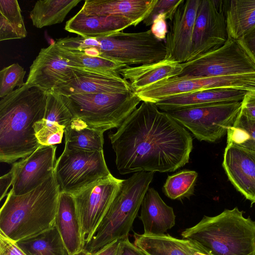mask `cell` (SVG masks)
<instances>
[{
	"instance_id": "1",
	"label": "cell",
	"mask_w": 255,
	"mask_h": 255,
	"mask_svg": "<svg viewBox=\"0 0 255 255\" xmlns=\"http://www.w3.org/2000/svg\"><path fill=\"white\" fill-rule=\"evenodd\" d=\"M109 137L122 175L173 172L189 162V132L155 104L142 102Z\"/></svg>"
},
{
	"instance_id": "2",
	"label": "cell",
	"mask_w": 255,
	"mask_h": 255,
	"mask_svg": "<svg viewBox=\"0 0 255 255\" xmlns=\"http://www.w3.org/2000/svg\"><path fill=\"white\" fill-rule=\"evenodd\" d=\"M47 92L26 83L0 101V161L14 163L40 145L34 124L44 117Z\"/></svg>"
},
{
	"instance_id": "3",
	"label": "cell",
	"mask_w": 255,
	"mask_h": 255,
	"mask_svg": "<svg viewBox=\"0 0 255 255\" xmlns=\"http://www.w3.org/2000/svg\"><path fill=\"white\" fill-rule=\"evenodd\" d=\"M60 189L55 170L33 190L20 195L10 190L0 210V231L17 242L54 226Z\"/></svg>"
},
{
	"instance_id": "4",
	"label": "cell",
	"mask_w": 255,
	"mask_h": 255,
	"mask_svg": "<svg viewBox=\"0 0 255 255\" xmlns=\"http://www.w3.org/2000/svg\"><path fill=\"white\" fill-rule=\"evenodd\" d=\"M58 43L63 48L81 50L87 55L110 59L125 67L151 64L167 57L165 42L155 38L150 29L122 31L97 38L66 37L59 39Z\"/></svg>"
},
{
	"instance_id": "5",
	"label": "cell",
	"mask_w": 255,
	"mask_h": 255,
	"mask_svg": "<svg viewBox=\"0 0 255 255\" xmlns=\"http://www.w3.org/2000/svg\"><path fill=\"white\" fill-rule=\"evenodd\" d=\"M243 213L235 207L214 217L204 216L181 235L212 255H255V221Z\"/></svg>"
},
{
	"instance_id": "6",
	"label": "cell",
	"mask_w": 255,
	"mask_h": 255,
	"mask_svg": "<svg viewBox=\"0 0 255 255\" xmlns=\"http://www.w3.org/2000/svg\"><path fill=\"white\" fill-rule=\"evenodd\" d=\"M154 172L134 173L124 179L105 216L83 249L92 254L128 236Z\"/></svg>"
},
{
	"instance_id": "7",
	"label": "cell",
	"mask_w": 255,
	"mask_h": 255,
	"mask_svg": "<svg viewBox=\"0 0 255 255\" xmlns=\"http://www.w3.org/2000/svg\"><path fill=\"white\" fill-rule=\"evenodd\" d=\"M60 96L74 118L103 132L119 128L141 101L133 92Z\"/></svg>"
},
{
	"instance_id": "8",
	"label": "cell",
	"mask_w": 255,
	"mask_h": 255,
	"mask_svg": "<svg viewBox=\"0 0 255 255\" xmlns=\"http://www.w3.org/2000/svg\"><path fill=\"white\" fill-rule=\"evenodd\" d=\"M242 109V101L199 105L167 112L200 141L214 142L234 125Z\"/></svg>"
},
{
	"instance_id": "9",
	"label": "cell",
	"mask_w": 255,
	"mask_h": 255,
	"mask_svg": "<svg viewBox=\"0 0 255 255\" xmlns=\"http://www.w3.org/2000/svg\"><path fill=\"white\" fill-rule=\"evenodd\" d=\"M178 76L213 77L255 72V60L239 40L229 38L221 47L181 63Z\"/></svg>"
},
{
	"instance_id": "10",
	"label": "cell",
	"mask_w": 255,
	"mask_h": 255,
	"mask_svg": "<svg viewBox=\"0 0 255 255\" xmlns=\"http://www.w3.org/2000/svg\"><path fill=\"white\" fill-rule=\"evenodd\" d=\"M55 173L60 191L72 195L112 175L103 150H63L56 160Z\"/></svg>"
},
{
	"instance_id": "11",
	"label": "cell",
	"mask_w": 255,
	"mask_h": 255,
	"mask_svg": "<svg viewBox=\"0 0 255 255\" xmlns=\"http://www.w3.org/2000/svg\"><path fill=\"white\" fill-rule=\"evenodd\" d=\"M123 181L112 175L73 195L81 224L83 248L106 214Z\"/></svg>"
},
{
	"instance_id": "12",
	"label": "cell",
	"mask_w": 255,
	"mask_h": 255,
	"mask_svg": "<svg viewBox=\"0 0 255 255\" xmlns=\"http://www.w3.org/2000/svg\"><path fill=\"white\" fill-rule=\"evenodd\" d=\"M227 3V0H201L194 27L191 59L217 49L228 41Z\"/></svg>"
},
{
	"instance_id": "13",
	"label": "cell",
	"mask_w": 255,
	"mask_h": 255,
	"mask_svg": "<svg viewBox=\"0 0 255 255\" xmlns=\"http://www.w3.org/2000/svg\"><path fill=\"white\" fill-rule=\"evenodd\" d=\"M201 0H182L169 23L165 44L167 57L179 63L189 61L193 52L195 21Z\"/></svg>"
},
{
	"instance_id": "14",
	"label": "cell",
	"mask_w": 255,
	"mask_h": 255,
	"mask_svg": "<svg viewBox=\"0 0 255 255\" xmlns=\"http://www.w3.org/2000/svg\"><path fill=\"white\" fill-rule=\"evenodd\" d=\"M56 148V145H40L32 153L13 164L14 179L10 190L14 195L33 190L53 174Z\"/></svg>"
},
{
	"instance_id": "15",
	"label": "cell",
	"mask_w": 255,
	"mask_h": 255,
	"mask_svg": "<svg viewBox=\"0 0 255 255\" xmlns=\"http://www.w3.org/2000/svg\"><path fill=\"white\" fill-rule=\"evenodd\" d=\"M52 92L70 96L82 93H113L133 92L128 81L117 71L100 72L74 68L71 78Z\"/></svg>"
},
{
	"instance_id": "16",
	"label": "cell",
	"mask_w": 255,
	"mask_h": 255,
	"mask_svg": "<svg viewBox=\"0 0 255 255\" xmlns=\"http://www.w3.org/2000/svg\"><path fill=\"white\" fill-rule=\"evenodd\" d=\"M74 68L63 57L55 42L40 50L30 67L25 83L52 92L71 78Z\"/></svg>"
},
{
	"instance_id": "17",
	"label": "cell",
	"mask_w": 255,
	"mask_h": 255,
	"mask_svg": "<svg viewBox=\"0 0 255 255\" xmlns=\"http://www.w3.org/2000/svg\"><path fill=\"white\" fill-rule=\"evenodd\" d=\"M222 165L236 189L255 203V151L227 143Z\"/></svg>"
},
{
	"instance_id": "18",
	"label": "cell",
	"mask_w": 255,
	"mask_h": 255,
	"mask_svg": "<svg viewBox=\"0 0 255 255\" xmlns=\"http://www.w3.org/2000/svg\"><path fill=\"white\" fill-rule=\"evenodd\" d=\"M74 118L58 94L48 93L43 118L36 122L34 129L41 145H56L61 142L64 131Z\"/></svg>"
},
{
	"instance_id": "19",
	"label": "cell",
	"mask_w": 255,
	"mask_h": 255,
	"mask_svg": "<svg viewBox=\"0 0 255 255\" xmlns=\"http://www.w3.org/2000/svg\"><path fill=\"white\" fill-rule=\"evenodd\" d=\"M157 0H86L81 11L87 15L125 17L136 26L148 16Z\"/></svg>"
},
{
	"instance_id": "20",
	"label": "cell",
	"mask_w": 255,
	"mask_h": 255,
	"mask_svg": "<svg viewBox=\"0 0 255 255\" xmlns=\"http://www.w3.org/2000/svg\"><path fill=\"white\" fill-rule=\"evenodd\" d=\"M247 92L232 88L208 89L171 96L155 104L161 111L168 112L202 105L242 101Z\"/></svg>"
},
{
	"instance_id": "21",
	"label": "cell",
	"mask_w": 255,
	"mask_h": 255,
	"mask_svg": "<svg viewBox=\"0 0 255 255\" xmlns=\"http://www.w3.org/2000/svg\"><path fill=\"white\" fill-rule=\"evenodd\" d=\"M133 26L128 19L119 16L87 15L80 10L66 23L65 29L84 38L105 37Z\"/></svg>"
},
{
	"instance_id": "22",
	"label": "cell",
	"mask_w": 255,
	"mask_h": 255,
	"mask_svg": "<svg viewBox=\"0 0 255 255\" xmlns=\"http://www.w3.org/2000/svg\"><path fill=\"white\" fill-rule=\"evenodd\" d=\"M54 226L70 255L83 249L81 224L73 195L60 191Z\"/></svg>"
},
{
	"instance_id": "23",
	"label": "cell",
	"mask_w": 255,
	"mask_h": 255,
	"mask_svg": "<svg viewBox=\"0 0 255 255\" xmlns=\"http://www.w3.org/2000/svg\"><path fill=\"white\" fill-rule=\"evenodd\" d=\"M182 70L181 63L165 59L151 64L126 66L118 72L129 82L135 93L159 80L178 76Z\"/></svg>"
},
{
	"instance_id": "24",
	"label": "cell",
	"mask_w": 255,
	"mask_h": 255,
	"mask_svg": "<svg viewBox=\"0 0 255 255\" xmlns=\"http://www.w3.org/2000/svg\"><path fill=\"white\" fill-rule=\"evenodd\" d=\"M140 207L139 218L143 224V233L163 234L175 225L173 208L163 201L154 188L149 187Z\"/></svg>"
},
{
	"instance_id": "25",
	"label": "cell",
	"mask_w": 255,
	"mask_h": 255,
	"mask_svg": "<svg viewBox=\"0 0 255 255\" xmlns=\"http://www.w3.org/2000/svg\"><path fill=\"white\" fill-rule=\"evenodd\" d=\"M134 244L146 255H193L207 251L196 242L174 238L168 234L134 233Z\"/></svg>"
},
{
	"instance_id": "26",
	"label": "cell",
	"mask_w": 255,
	"mask_h": 255,
	"mask_svg": "<svg viewBox=\"0 0 255 255\" xmlns=\"http://www.w3.org/2000/svg\"><path fill=\"white\" fill-rule=\"evenodd\" d=\"M64 150L95 151L103 150L104 132L74 118L64 131Z\"/></svg>"
},
{
	"instance_id": "27",
	"label": "cell",
	"mask_w": 255,
	"mask_h": 255,
	"mask_svg": "<svg viewBox=\"0 0 255 255\" xmlns=\"http://www.w3.org/2000/svg\"><path fill=\"white\" fill-rule=\"evenodd\" d=\"M226 20L229 37L241 39L255 26V0L228 1Z\"/></svg>"
},
{
	"instance_id": "28",
	"label": "cell",
	"mask_w": 255,
	"mask_h": 255,
	"mask_svg": "<svg viewBox=\"0 0 255 255\" xmlns=\"http://www.w3.org/2000/svg\"><path fill=\"white\" fill-rule=\"evenodd\" d=\"M81 0H39L29 12L32 24L36 27L60 23L69 11Z\"/></svg>"
},
{
	"instance_id": "29",
	"label": "cell",
	"mask_w": 255,
	"mask_h": 255,
	"mask_svg": "<svg viewBox=\"0 0 255 255\" xmlns=\"http://www.w3.org/2000/svg\"><path fill=\"white\" fill-rule=\"evenodd\" d=\"M17 244L26 255H70L55 226Z\"/></svg>"
},
{
	"instance_id": "30",
	"label": "cell",
	"mask_w": 255,
	"mask_h": 255,
	"mask_svg": "<svg viewBox=\"0 0 255 255\" xmlns=\"http://www.w3.org/2000/svg\"><path fill=\"white\" fill-rule=\"evenodd\" d=\"M27 35L23 18L16 0H0V41L21 39Z\"/></svg>"
},
{
	"instance_id": "31",
	"label": "cell",
	"mask_w": 255,
	"mask_h": 255,
	"mask_svg": "<svg viewBox=\"0 0 255 255\" xmlns=\"http://www.w3.org/2000/svg\"><path fill=\"white\" fill-rule=\"evenodd\" d=\"M59 47L62 56L71 67L100 72L117 71L125 67L110 59L91 56L79 51Z\"/></svg>"
},
{
	"instance_id": "32",
	"label": "cell",
	"mask_w": 255,
	"mask_h": 255,
	"mask_svg": "<svg viewBox=\"0 0 255 255\" xmlns=\"http://www.w3.org/2000/svg\"><path fill=\"white\" fill-rule=\"evenodd\" d=\"M198 173L184 170L168 176L163 190L167 197L173 200L190 197L194 193Z\"/></svg>"
},
{
	"instance_id": "33",
	"label": "cell",
	"mask_w": 255,
	"mask_h": 255,
	"mask_svg": "<svg viewBox=\"0 0 255 255\" xmlns=\"http://www.w3.org/2000/svg\"><path fill=\"white\" fill-rule=\"evenodd\" d=\"M227 143L255 151V120L241 110L227 132Z\"/></svg>"
},
{
	"instance_id": "34",
	"label": "cell",
	"mask_w": 255,
	"mask_h": 255,
	"mask_svg": "<svg viewBox=\"0 0 255 255\" xmlns=\"http://www.w3.org/2000/svg\"><path fill=\"white\" fill-rule=\"evenodd\" d=\"M26 71L18 63H13L0 71V98H2L14 90L22 87L25 83L24 77Z\"/></svg>"
},
{
	"instance_id": "35",
	"label": "cell",
	"mask_w": 255,
	"mask_h": 255,
	"mask_svg": "<svg viewBox=\"0 0 255 255\" xmlns=\"http://www.w3.org/2000/svg\"><path fill=\"white\" fill-rule=\"evenodd\" d=\"M182 0H157L153 9L143 20L146 26L151 25L154 18L160 13H166L167 19L170 20L178 6Z\"/></svg>"
},
{
	"instance_id": "36",
	"label": "cell",
	"mask_w": 255,
	"mask_h": 255,
	"mask_svg": "<svg viewBox=\"0 0 255 255\" xmlns=\"http://www.w3.org/2000/svg\"><path fill=\"white\" fill-rule=\"evenodd\" d=\"M0 255H26L17 242L0 231Z\"/></svg>"
},
{
	"instance_id": "37",
	"label": "cell",
	"mask_w": 255,
	"mask_h": 255,
	"mask_svg": "<svg viewBox=\"0 0 255 255\" xmlns=\"http://www.w3.org/2000/svg\"><path fill=\"white\" fill-rule=\"evenodd\" d=\"M167 14H159L154 18L151 27V32L155 38L160 41L165 40L168 29L166 24Z\"/></svg>"
},
{
	"instance_id": "38",
	"label": "cell",
	"mask_w": 255,
	"mask_h": 255,
	"mask_svg": "<svg viewBox=\"0 0 255 255\" xmlns=\"http://www.w3.org/2000/svg\"><path fill=\"white\" fill-rule=\"evenodd\" d=\"M242 111L255 120V91L248 92L242 101Z\"/></svg>"
},
{
	"instance_id": "39",
	"label": "cell",
	"mask_w": 255,
	"mask_h": 255,
	"mask_svg": "<svg viewBox=\"0 0 255 255\" xmlns=\"http://www.w3.org/2000/svg\"><path fill=\"white\" fill-rule=\"evenodd\" d=\"M239 40L255 60V26Z\"/></svg>"
},
{
	"instance_id": "40",
	"label": "cell",
	"mask_w": 255,
	"mask_h": 255,
	"mask_svg": "<svg viewBox=\"0 0 255 255\" xmlns=\"http://www.w3.org/2000/svg\"><path fill=\"white\" fill-rule=\"evenodd\" d=\"M121 242L116 240L91 255H121Z\"/></svg>"
},
{
	"instance_id": "41",
	"label": "cell",
	"mask_w": 255,
	"mask_h": 255,
	"mask_svg": "<svg viewBox=\"0 0 255 255\" xmlns=\"http://www.w3.org/2000/svg\"><path fill=\"white\" fill-rule=\"evenodd\" d=\"M121 255H146L129 240L128 237L122 239Z\"/></svg>"
},
{
	"instance_id": "42",
	"label": "cell",
	"mask_w": 255,
	"mask_h": 255,
	"mask_svg": "<svg viewBox=\"0 0 255 255\" xmlns=\"http://www.w3.org/2000/svg\"><path fill=\"white\" fill-rule=\"evenodd\" d=\"M14 179V172L11 168L8 172L0 177V200L8 194V190L12 185Z\"/></svg>"
},
{
	"instance_id": "43",
	"label": "cell",
	"mask_w": 255,
	"mask_h": 255,
	"mask_svg": "<svg viewBox=\"0 0 255 255\" xmlns=\"http://www.w3.org/2000/svg\"><path fill=\"white\" fill-rule=\"evenodd\" d=\"M71 255H91V254L89 253L88 252H86L85 250L82 249L79 251Z\"/></svg>"
},
{
	"instance_id": "44",
	"label": "cell",
	"mask_w": 255,
	"mask_h": 255,
	"mask_svg": "<svg viewBox=\"0 0 255 255\" xmlns=\"http://www.w3.org/2000/svg\"><path fill=\"white\" fill-rule=\"evenodd\" d=\"M193 255H212L210 254L207 251H205V252H196Z\"/></svg>"
}]
</instances>
